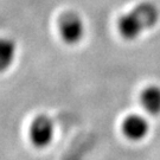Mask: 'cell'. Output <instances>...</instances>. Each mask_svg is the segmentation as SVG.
Segmentation results:
<instances>
[{
    "label": "cell",
    "mask_w": 160,
    "mask_h": 160,
    "mask_svg": "<svg viewBox=\"0 0 160 160\" xmlns=\"http://www.w3.org/2000/svg\"><path fill=\"white\" fill-rule=\"evenodd\" d=\"M159 20V10L152 2H142L118 20V30L122 38L134 40L139 36L154 28Z\"/></svg>",
    "instance_id": "cell-1"
},
{
    "label": "cell",
    "mask_w": 160,
    "mask_h": 160,
    "mask_svg": "<svg viewBox=\"0 0 160 160\" xmlns=\"http://www.w3.org/2000/svg\"><path fill=\"white\" fill-rule=\"evenodd\" d=\"M57 28L62 40L68 45L78 44L80 42H82L86 33L83 19L75 11L63 12L58 17Z\"/></svg>",
    "instance_id": "cell-2"
},
{
    "label": "cell",
    "mask_w": 160,
    "mask_h": 160,
    "mask_svg": "<svg viewBox=\"0 0 160 160\" xmlns=\"http://www.w3.org/2000/svg\"><path fill=\"white\" fill-rule=\"evenodd\" d=\"M55 135L53 121L45 114L37 115L29 127V139L37 149H44L51 145Z\"/></svg>",
    "instance_id": "cell-3"
},
{
    "label": "cell",
    "mask_w": 160,
    "mask_h": 160,
    "mask_svg": "<svg viewBox=\"0 0 160 160\" xmlns=\"http://www.w3.org/2000/svg\"><path fill=\"white\" fill-rule=\"evenodd\" d=\"M121 129L123 135L131 141H141L147 137L149 132V123L143 116L131 114L122 121Z\"/></svg>",
    "instance_id": "cell-4"
},
{
    "label": "cell",
    "mask_w": 160,
    "mask_h": 160,
    "mask_svg": "<svg viewBox=\"0 0 160 160\" xmlns=\"http://www.w3.org/2000/svg\"><path fill=\"white\" fill-rule=\"evenodd\" d=\"M140 102L142 108L151 115L160 114V87L148 86L140 95Z\"/></svg>",
    "instance_id": "cell-5"
},
{
    "label": "cell",
    "mask_w": 160,
    "mask_h": 160,
    "mask_svg": "<svg viewBox=\"0 0 160 160\" xmlns=\"http://www.w3.org/2000/svg\"><path fill=\"white\" fill-rule=\"evenodd\" d=\"M17 55L16 42L11 38H0V74L7 71L14 63Z\"/></svg>",
    "instance_id": "cell-6"
}]
</instances>
